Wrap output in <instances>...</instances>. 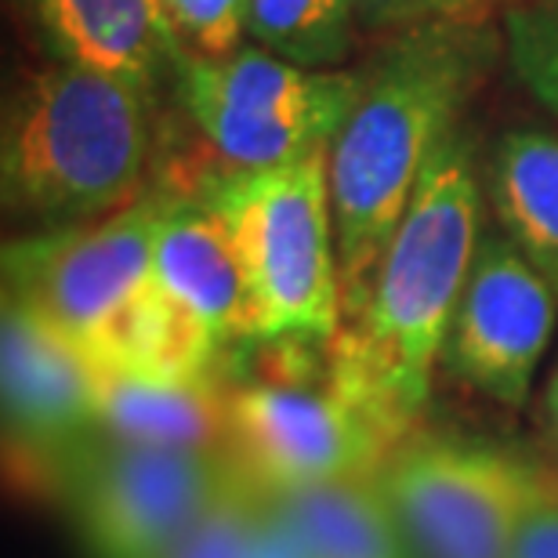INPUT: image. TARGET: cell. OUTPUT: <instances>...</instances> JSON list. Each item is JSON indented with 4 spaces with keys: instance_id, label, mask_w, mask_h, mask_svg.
<instances>
[{
    "instance_id": "cell-19",
    "label": "cell",
    "mask_w": 558,
    "mask_h": 558,
    "mask_svg": "<svg viewBox=\"0 0 558 558\" xmlns=\"http://www.w3.org/2000/svg\"><path fill=\"white\" fill-rule=\"evenodd\" d=\"M505 54L526 92L558 117V0H515L505 11Z\"/></svg>"
},
{
    "instance_id": "cell-12",
    "label": "cell",
    "mask_w": 558,
    "mask_h": 558,
    "mask_svg": "<svg viewBox=\"0 0 558 558\" xmlns=\"http://www.w3.org/2000/svg\"><path fill=\"white\" fill-rule=\"evenodd\" d=\"M153 279L215 333L221 349L254 338L247 272L229 221L207 196L167 189L153 247Z\"/></svg>"
},
{
    "instance_id": "cell-16",
    "label": "cell",
    "mask_w": 558,
    "mask_h": 558,
    "mask_svg": "<svg viewBox=\"0 0 558 558\" xmlns=\"http://www.w3.org/2000/svg\"><path fill=\"white\" fill-rule=\"evenodd\" d=\"M494 226L558 290V135L544 128L505 131L483 178Z\"/></svg>"
},
{
    "instance_id": "cell-8",
    "label": "cell",
    "mask_w": 558,
    "mask_h": 558,
    "mask_svg": "<svg viewBox=\"0 0 558 558\" xmlns=\"http://www.w3.org/2000/svg\"><path fill=\"white\" fill-rule=\"evenodd\" d=\"M537 461L442 432H414L377 468L410 558H508Z\"/></svg>"
},
{
    "instance_id": "cell-11",
    "label": "cell",
    "mask_w": 558,
    "mask_h": 558,
    "mask_svg": "<svg viewBox=\"0 0 558 558\" xmlns=\"http://www.w3.org/2000/svg\"><path fill=\"white\" fill-rule=\"evenodd\" d=\"M4 439L59 483L65 461L98 439V366L73 338L4 294L0 319Z\"/></svg>"
},
{
    "instance_id": "cell-18",
    "label": "cell",
    "mask_w": 558,
    "mask_h": 558,
    "mask_svg": "<svg viewBox=\"0 0 558 558\" xmlns=\"http://www.w3.org/2000/svg\"><path fill=\"white\" fill-rule=\"evenodd\" d=\"M360 33L355 0H247V40L301 70H341Z\"/></svg>"
},
{
    "instance_id": "cell-24",
    "label": "cell",
    "mask_w": 558,
    "mask_h": 558,
    "mask_svg": "<svg viewBox=\"0 0 558 558\" xmlns=\"http://www.w3.org/2000/svg\"><path fill=\"white\" fill-rule=\"evenodd\" d=\"M243 558H308L294 522H290V515L276 497L262 494V508H258V519H254Z\"/></svg>"
},
{
    "instance_id": "cell-21",
    "label": "cell",
    "mask_w": 558,
    "mask_h": 558,
    "mask_svg": "<svg viewBox=\"0 0 558 558\" xmlns=\"http://www.w3.org/2000/svg\"><path fill=\"white\" fill-rule=\"evenodd\" d=\"M258 508H262V494L236 468V478L229 483L218 505L210 508L163 558H243L254 519H258Z\"/></svg>"
},
{
    "instance_id": "cell-14",
    "label": "cell",
    "mask_w": 558,
    "mask_h": 558,
    "mask_svg": "<svg viewBox=\"0 0 558 558\" xmlns=\"http://www.w3.org/2000/svg\"><path fill=\"white\" fill-rule=\"evenodd\" d=\"M229 377H142L98 366V439L167 446V450H226Z\"/></svg>"
},
{
    "instance_id": "cell-2",
    "label": "cell",
    "mask_w": 558,
    "mask_h": 558,
    "mask_svg": "<svg viewBox=\"0 0 558 558\" xmlns=\"http://www.w3.org/2000/svg\"><path fill=\"white\" fill-rule=\"evenodd\" d=\"M494 54L489 22L421 26L392 33L360 73V98L327 156L344 316L360 308L424 167L457 131Z\"/></svg>"
},
{
    "instance_id": "cell-10",
    "label": "cell",
    "mask_w": 558,
    "mask_h": 558,
    "mask_svg": "<svg viewBox=\"0 0 558 558\" xmlns=\"http://www.w3.org/2000/svg\"><path fill=\"white\" fill-rule=\"evenodd\" d=\"M555 327L558 290L505 232L486 226L446 330L439 374L489 403L522 410Z\"/></svg>"
},
{
    "instance_id": "cell-13",
    "label": "cell",
    "mask_w": 558,
    "mask_h": 558,
    "mask_svg": "<svg viewBox=\"0 0 558 558\" xmlns=\"http://www.w3.org/2000/svg\"><path fill=\"white\" fill-rule=\"evenodd\" d=\"M59 62L117 76L142 95L174 73L178 51L153 0H22Z\"/></svg>"
},
{
    "instance_id": "cell-20",
    "label": "cell",
    "mask_w": 558,
    "mask_h": 558,
    "mask_svg": "<svg viewBox=\"0 0 558 558\" xmlns=\"http://www.w3.org/2000/svg\"><path fill=\"white\" fill-rule=\"evenodd\" d=\"M178 59H226L247 37V0H153Z\"/></svg>"
},
{
    "instance_id": "cell-4",
    "label": "cell",
    "mask_w": 558,
    "mask_h": 558,
    "mask_svg": "<svg viewBox=\"0 0 558 558\" xmlns=\"http://www.w3.org/2000/svg\"><path fill=\"white\" fill-rule=\"evenodd\" d=\"M327 149L265 171L207 174L189 193L229 221L254 305V338L330 341L341 327V269L333 243Z\"/></svg>"
},
{
    "instance_id": "cell-6",
    "label": "cell",
    "mask_w": 558,
    "mask_h": 558,
    "mask_svg": "<svg viewBox=\"0 0 558 558\" xmlns=\"http://www.w3.org/2000/svg\"><path fill=\"white\" fill-rule=\"evenodd\" d=\"M236 464L226 450H167L92 439L59 489L92 558H163L218 505Z\"/></svg>"
},
{
    "instance_id": "cell-5",
    "label": "cell",
    "mask_w": 558,
    "mask_h": 558,
    "mask_svg": "<svg viewBox=\"0 0 558 558\" xmlns=\"http://www.w3.org/2000/svg\"><path fill=\"white\" fill-rule=\"evenodd\" d=\"M174 87L218 171L294 163L327 149L360 98V73L301 70L247 44L226 59H178Z\"/></svg>"
},
{
    "instance_id": "cell-22",
    "label": "cell",
    "mask_w": 558,
    "mask_h": 558,
    "mask_svg": "<svg viewBox=\"0 0 558 558\" xmlns=\"http://www.w3.org/2000/svg\"><path fill=\"white\" fill-rule=\"evenodd\" d=\"M515 0H355L363 33H403L421 26H486Z\"/></svg>"
},
{
    "instance_id": "cell-9",
    "label": "cell",
    "mask_w": 558,
    "mask_h": 558,
    "mask_svg": "<svg viewBox=\"0 0 558 558\" xmlns=\"http://www.w3.org/2000/svg\"><path fill=\"white\" fill-rule=\"evenodd\" d=\"M167 189L109 218L65 229H40L4 243V294L29 305L65 338H87L153 276V247Z\"/></svg>"
},
{
    "instance_id": "cell-7",
    "label": "cell",
    "mask_w": 558,
    "mask_h": 558,
    "mask_svg": "<svg viewBox=\"0 0 558 558\" xmlns=\"http://www.w3.org/2000/svg\"><path fill=\"white\" fill-rule=\"evenodd\" d=\"M229 377V374H226ZM226 453L265 497L374 475L392 442L327 374L272 371L229 381Z\"/></svg>"
},
{
    "instance_id": "cell-17",
    "label": "cell",
    "mask_w": 558,
    "mask_h": 558,
    "mask_svg": "<svg viewBox=\"0 0 558 558\" xmlns=\"http://www.w3.org/2000/svg\"><path fill=\"white\" fill-rule=\"evenodd\" d=\"M276 500L294 522L308 558H410L377 472Z\"/></svg>"
},
{
    "instance_id": "cell-1",
    "label": "cell",
    "mask_w": 558,
    "mask_h": 558,
    "mask_svg": "<svg viewBox=\"0 0 558 558\" xmlns=\"http://www.w3.org/2000/svg\"><path fill=\"white\" fill-rule=\"evenodd\" d=\"M483 204L475 145L457 128L424 167L360 308L327 341L333 385L392 446L421 428L432 403L446 330L486 229Z\"/></svg>"
},
{
    "instance_id": "cell-25",
    "label": "cell",
    "mask_w": 558,
    "mask_h": 558,
    "mask_svg": "<svg viewBox=\"0 0 558 558\" xmlns=\"http://www.w3.org/2000/svg\"><path fill=\"white\" fill-rule=\"evenodd\" d=\"M541 414H544V428H548V439L558 453V363L548 377V385H544V403H541Z\"/></svg>"
},
{
    "instance_id": "cell-23",
    "label": "cell",
    "mask_w": 558,
    "mask_h": 558,
    "mask_svg": "<svg viewBox=\"0 0 558 558\" xmlns=\"http://www.w3.org/2000/svg\"><path fill=\"white\" fill-rule=\"evenodd\" d=\"M508 558H558V475L537 468L530 494L522 500Z\"/></svg>"
},
{
    "instance_id": "cell-3",
    "label": "cell",
    "mask_w": 558,
    "mask_h": 558,
    "mask_svg": "<svg viewBox=\"0 0 558 558\" xmlns=\"http://www.w3.org/2000/svg\"><path fill=\"white\" fill-rule=\"evenodd\" d=\"M149 95L117 76L54 62L11 95L0 138L8 215L40 229L109 218L149 193Z\"/></svg>"
},
{
    "instance_id": "cell-15",
    "label": "cell",
    "mask_w": 558,
    "mask_h": 558,
    "mask_svg": "<svg viewBox=\"0 0 558 558\" xmlns=\"http://www.w3.org/2000/svg\"><path fill=\"white\" fill-rule=\"evenodd\" d=\"M84 352L95 366L142 377L210 374L226 355L215 333L171 294H163L153 276L87 338Z\"/></svg>"
}]
</instances>
